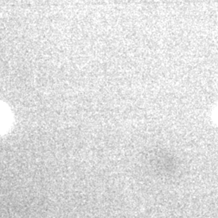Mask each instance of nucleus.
<instances>
[{"label":"nucleus","instance_id":"1","mask_svg":"<svg viewBox=\"0 0 218 218\" xmlns=\"http://www.w3.org/2000/svg\"><path fill=\"white\" fill-rule=\"evenodd\" d=\"M7 123L6 112L2 107H0V128H3Z\"/></svg>","mask_w":218,"mask_h":218}]
</instances>
